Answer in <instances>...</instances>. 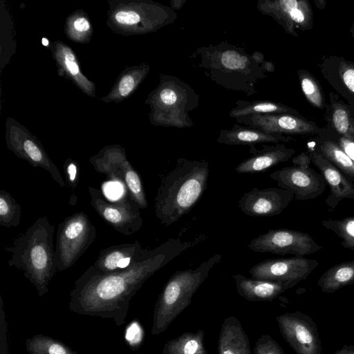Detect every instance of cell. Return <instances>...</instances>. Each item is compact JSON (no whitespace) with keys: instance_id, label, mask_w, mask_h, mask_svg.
<instances>
[{"instance_id":"6da1fadb","label":"cell","mask_w":354,"mask_h":354,"mask_svg":"<svg viewBox=\"0 0 354 354\" xmlns=\"http://www.w3.org/2000/svg\"><path fill=\"white\" fill-rule=\"evenodd\" d=\"M192 243L170 239L152 250H145L130 267L109 273L88 267L69 293V310L79 315L111 319L117 326L125 323L129 304L147 279L189 248Z\"/></svg>"},{"instance_id":"7a4b0ae2","label":"cell","mask_w":354,"mask_h":354,"mask_svg":"<svg viewBox=\"0 0 354 354\" xmlns=\"http://www.w3.org/2000/svg\"><path fill=\"white\" fill-rule=\"evenodd\" d=\"M55 227L42 216L16 237L4 250L9 254L7 263L23 271L35 287L39 297L48 292V284L56 273Z\"/></svg>"},{"instance_id":"3957f363","label":"cell","mask_w":354,"mask_h":354,"mask_svg":"<svg viewBox=\"0 0 354 354\" xmlns=\"http://www.w3.org/2000/svg\"><path fill=\"white\" fill-rule=\"evenodd\" d=\"M209 162L180 158L162 180L154 200L155 214L169 227L187 214L207 188Z\"/></svg>"},{"instance_id":"277c9868","label":"cell","mask_w":354,"mask_h":354,"mask_svg":"<svg viewBox=\"0 0 354 354\" xmlns=\"http://www.w3.org/2000/svg\"><path fill=\"white\" fill-rule=\"evenodd\" d=\"M189 57L196 59L204 73L218 85L244 93H257L256 86L266 72L244 49L222 41L198 48Z\"/></svg>"},{"instance_id":"5b68a950","label":"cell","mask_w":354,"mask_h":354,"mask_svg":"<svg viewBox=\"0 0 354 354\" xmlns=\"http://www.w3.org/2000/svg\"><path fill=\"white\" fill-rule=\"evenodd\" d=\"M200 97L187 83L177 77L160 74L158 85L145 101L150 108L149 122L154 126L178 129L194 125L189 113L199 104Z\"/></svg>"},{"instance_id":"8992f818","label":"cell","mask_w":354,"mask_h":354,"mask_svg":"<svg viewBox=\"0 0 354 354\" xmlns=\"http://www.w3.org/2000/svg\"><path fill=\"white\" fill-rule=\"evenodd\" d=\"M222 259L215 254L196 269L178 270L165 285L156 302L151 335L167 330L173 321L190 304L194 295L209 275L212 268Z\"/></svg>"},{"instance_id":"52a82bcc","label":"cell","mask_w":354,"mask_h":354,"mask_svg":"<svg viewBox=\"0 0 354 354\" xmlns=\"http://www.w3.org/2000/svg\"><path fill=\"white\" fill-rule=\"evenodd\" d=\"M108 3L106 25L123 36L156 32L178 17L171 7L151 0H109Z\"/></svg>"},{"instance_id":"ba28073f","label":"cell","mask_w":354,"mask_h":354,"mask_svg":"<svg viewBox=\"0 0 354 354\" xmlns=\"http://www.w3.org/2000/svg\"><path fill=\"white\" fill-rule=\"evenodd\" d=\"M96 228L87 214L77 212L58 225L55 246L57 272L70 268L94 242Z\"/></svg>"},{"instance_id":"9c48e42d","label":"cell","mask_w":354,"mask_h":354,"mask_svg":"<svg viewBox=\"0 0 354 354\" xmlns=\"http://www.w3.org/2000/svg\"><path fill=\"white\" fill-rule=\"evenodd\" d=\"M88 161L97 172L122 183L126 192L140 209L147 207L142 179L129 161L124 148L120 145L105 146Z\"/></svg>"},{"instance_id":"30bf717a","label":"cell","mask_w":354,"mask_h":354,"mask_svg":"<svg viewBox=\"0 0 354 354\" xmlns=\"http://www.w3.org/2000/svg\"><path fill=\"white\" fill-rule=\"evenodd\" d=\"M292 165L270 174L279 188L292 192L298 201L314 199L323 194L326 182L324 176L310 167L308 151H303L292 159Z\"/></svg>"},{"instance_id":"8fae6325","label":"cell","mask_w":354,"mask_h":354,"mask_svg":"<svg viewBox=\"0 0 354 354\" xmlns=\"http://www.w3.org/2000/svg\"><path fill=\"white\" fill-rule=\"evenodd\" d=\"M5 138L8 149L18 158L26 160L35 168L46 170L59 186H66L59 170L39 140L11 117H8L6 120Z\"/></svg>"},{"instance_id":"7c38bea8","label":"cell","mask_w":354,"mask_h":354,"mask_svg":"<svg viewBox=\"0 0 354 354\" xmlns=\"http://www.w3.org/2000/svg\"><path fill=\"white\" fill-rule=\"evenodd\" d=\"M90 204L97 214L117 232L131 235L140 230L143 219L140 206L126 192L117 200H108L98 189L88 185Z\"/></svg>"},{"instance_id":"4fadbf2b","label":"cell","mask_w":354,"mask_h":354,"mask_svg":"<svg viewBox=\"0 0 354 354\" xmlns=\"http://www.w3.org/2000/svg\"><path fill=\"white\" fill-rule=\"evenodd\" d=\"M248 247L257 252L304 257L322 249L306 232L290 229H272L253 239Z\"/></svg>"},{"instance_id":"5bb4252c","label":"cell","mask_w":354,"mask_h":354,"mask_svg":"<svg viewBox=\"0 0 354 354\" xmlns=\"http://www.w3.org/2000/svg\"><path fill=\"white\" fill-rule=\"evenodd\" d=\"M283 339L297 354H322L317 327L311 317L301 311L276 317Z\"/></svg>"},{"instance_id":"9a60e30c","label":"cell","mask_w":354,"mask_h":354,"mask_svg":"<svg viewBox=\"0 0 354 354\" xmlns=\"http://www.w3.org/2000/svg\"><path fill=\"white\" fill-rule=\"evenodd\" d=\"M257 8L293 37L299 36L297 30L306 31L313 27V8L306 0H259Z\"/></svg>"},{"instance_id":"2e32d148","label":"cell","mask_w":354,"mask_h":354,"mask_svg":"<svg viewBox=\"0 0 354 354\" xmlns=\"http://www.w3.org/2000/svg\"><path fill=\"white\" fill-rule=\"evenodd\" d=\"M318 261L304 257L268 259L252 266V278L273 281L295 282L305 280L316 269Z\"/></svg>"},{"instance_id":"e0dca14e","label":"cell","mask_w":354,"mask_h":354,"mask_svg":"<svg viewBox=\"0 0 354 354\" xmlns=\"http://www.w3.org/2000/svg\"><path fill=\"white\" fill-rule=\"evenodd\" d=\"M236 122L267 133L283 136H317L322 127L301 115L288 113L252 115L240 117Z\"/></svg>"},{"instance_id":"ac0fdd59","label":"cell","mask_w":354,"mask_h":354,"mask_svg":"<svg viewBox=\"0 0 354 354\" xmlns=\"http://www.w3.org/2000/svg\"><path fill=\"white\" fill-rule=\"evenodd\" d=\"M294 198L292 192L279 187H255L244 193L239 201V207L250 216H273L280 214Z\"/></svg>"},{"instance_id":"d6986e66","label":"cell","mask_w":354,"mask_h":354,"mask_svg":"<svg viewBox=\"0 0 354 354\" xmlns=\"http://www.w3.org/2000/svg\"><path fill=\"white\" fill-rule=\"evenodd\" d=\"M323 78L354 111V62L337 55H324L317 64Z\"/></svg>"},{"instance_id":"ffe728a7","label":"cell","mask_w":354,"mask_h":354,"mask_svg":"<svg viewBox=\"0 0 354 354\" xmlns=\"http://www.w3.org/2000/svg\"><path fill=\"white\" fill-rule=\"evenodd\" d=\"M308 153L329 187L330 193L324 200L328 208L334 209L343 199L354 201V183L310 145Z\"/></svg>"},{"instance_id":"44dd1931","label":"cell","mask_w":354,"mask_h":354,"mask_svg":"<svg viewBox=\"0 0 354 354\" xmlns=\"http://www.w3.org/2000/svg\"><path fill=\"white\" fill-rule=\"evenodd\" d=\"M49 49L57 66L58 75L71 81L88 96L95 97V84L83 73L73 49L59 40L50 41Z\"/></svg>"},{"instance_id":"7402d4cb","label":"cell","mask_w":354,"mask_h":354,"mask_svg":"<svg viewBox=\"0 0 354 354\" xmlns=\"http://www.w3.org/2000/svg\"><path fill=\"white\" fill-rule=\"evenodd\" d=\"M250 153H252L250 157L235 167L238 174H256L267 171L278 164L289 160L295 153V150L287 147L284 144L277 143L273 145H264L258 150L252 147Z\"/></svg>"},{"instance_id":"603a6c76","label":"cell","mask_w":354,"mask_h":354,"mask_svg":"<svg viewBox=\"0 0 354 354\" xmlns=\"http://www.w3.org/2000/svg\"><path fill=\"white\" fill-rule=\"evenodd\" d=\"M144 251L138 241L112 245L102 250L91 266L100 273L124 270L133 265Z\"/></svg>"},{"instance_id":"cb8c5ba5","label":"cell","mask_w":354,"mask_h":354,"mask_svg":"<svg viewBox=\"0 0 354 354\" xmlns=\"http://www.w3.org/2000/svg\"><path fill=\"white\" fill-rule=\"evenodd\" d=\"M238 294L250 301H271L297 283L248 278L233 274Z\"/></svg>"},{"instance_id":"d4e9b609","label":"cell","mask_w":354,"mask_h":354,"mask_svg":"<svg viewBox=\"0 0 354 354\" xmlns=\"http://www.w3.org/2000/svg\"><path fill=\"white\" fill-rule=\"evenodd\" d=\"M293 140L290 136L267 133L248 127L234 124L230 129L220 131L217 142L227 145H249L257 144L289 142Z\"/></svg>"},{"instance_id":"484cf974","label":"cell","mask_w":354,"mask_h":354,"mask_svg":"<svg viewBox=\"0 0 354 354\" xmlns=\"http://www.w3.org/2000/svg\"><path fill=\"white\" fill-rule=\"evenodd\" d=\"M324 118L326 127L337 135L354 142V111L339 97L330 92Z\"/></svg>"},{"instance_id":"4316f807","label":"cell","mask_w":354,"mask_h":354,"mask_svg":"<svg viewBox=\"0 0 354 354\" xmlns=\"http://www.w3.org/2000/svg\"><path fill=\"white\" fill-rule=\"evenodd\" d=\"M150 68L149 64L145 62L138 65L127 66L118 76L109 93L100 100L106 103H119L129 98L144 81Z\"/></svg>"},{"instance_id":"83f0119b","label":"cell","mask_w":354,"mask_h":354,"mask_svg":"<svg viewBox=\"0 0 354 354\" xmlns=\"http://www.w3.org/2000/svg\"><path fill=\"white\" fill-rule=\"evenodd\" d=\"M313 143L316 151L354 183V160L337 143L331 130L322 127Z\"/></svg>"},{"instance_id":"f1b7e54d","label":"cell","mask_w":354,"mask_h":354,"mask_svg":"<svg viewBox=\"0 0 354 354\" xmlns=\"http://www.w3.org/2000/svg\"><path fill=\"white\" fill-rule=\"evenodd\" d=\"M218 354H252L248 337L235 316L223 322L218 340Z\"/></svg>"},{"instance_id":"f546056e","label":"cell","mask_w":354,"mask_h":354,"mask_svg":"<svg viewBox=\"0 0 354 354\" xmlns=\"http://www.w3.org/2000/svg\"><path fill=\"white\" fill-rule=\"evenodd\" d=\"M236 106L230 111V116L232 118L245 117L252 115H263L273 113H288L301 115L300 113L283 103L271 100L247 101L239 100L235 102Z\"/></svg>"},{"instance_id":"4dcf8cb0","label":"cell","mask_w":354,"mask_h":354,"mask_svg":"<svg viewBox=\"0 0 354 354\" xmlns=\"http://www.w3.org/2000/svg\"><path fill=\"white\" fill-rule=\"evenodd\" d=\"M352 284L354 285V260L332 266L317 281L321 290L330 294Z\"/></svg>"},{"instance_id":"1f68e13d","label":"cell","mask_w":354,"mask_h":354,"mask_svg":"<svg viewBox=\"0 0 354 354\" xmlns=\"http://www.w3.org/2000/svg\"><path fill=\"white\" fill-rule=\"evenodd\" d=\"M203 329L187 331L167 342L162 354H207L204 344Z\"/></svg>"},{"instance_id":"d6a6232c","label":"cell","mask_w":354,"mask_h":354,"mask_svg":"<svg viewBox=\"0 0 354 354\" xmlns=\"http://www.w3.org/2000/svg\"><path fill=\"white\" fill-rule=\"evenodd\" d=\"M64 34L66 37L78 44H88L93 34L91 21L84 10L77 9L66 18Z\"/></svg>"},{"instance_id":"836d02e7","label":"cell","mask_w":354,"mask_h":354,"mask_svg":"<svg viewBox=\"0 0 354 354\" xmlns=\"http://www.w3.org/2000/svg\"><path fill=\"white\" fill-rule=\"evenodd\" d=\"M25 345L30 354H78L63 342L42 334L26 339Z\"/></svg>"},{"instance_id":"e575fe53","label":"cell","mask_w":354,"mask_h":354,"mask_svg":"<svg viewBox=\"0 0 354 354\" xmlns=\"http://www.w3.org/2000/svg\"><path fill=\"white\" fill-rule=\"evenodd\" d=\"M301 89L308 103L313 107L324 110L326 102L319 81L308 71L299 69L297 72Z\"/></svg>"},{"instance_id":"d590c367","label":"cell","mask_w":354,"mask_h":354,"mask_svg":"<svg viewBox=\"0 0 354 354\" xmlns=\"http://www.w3.org/2000/svg\"><path fill=\"white\" fill-rule=\"evenodd\" d=\"M21 208L8 192L0 190V226L7 228L17 227L21 218Z\"/></svg>"},{"instance_id":"8d00e7d4","label":"cell","mask_w":354,"mask_h":354,"mask_svg":"<svg viewBox=\"0 0 354 354\" xmlns=\"http://www.w3.org/2000/svg\"><path fill=\"white\" fill-rule=\"evenodd\" d=\"M322 224L341 239V244L344 248L354 251V216L326 219Z\"/></svg>"},{"instance_id":"74e56055","label":"cell","mask_w":354,"mask_h":354,"mask_svg":"<svg viewBox=\"0 0 354 354\" xmlns=\"http://www.w3.org/2000/svg\"><path fill=\"white\" fill-rule=\"evenodd\" d=\"M63 168L66 180V185L70 191L69 203L71 205H75L77 203L75 190L80 181V165L76 160L68 158L64 163Z\"/></svg>"},{"instance_id":"f35d334b","label":"cell","mask_w":354,"mask_h":354,"mask_svg":"<svg viewBox=\"0 0 354 354\" xmlns=\"http://www.w3.org/2000/svg\"><path fill=\"white\" fill-rule=\"evenodd\" d=\"M253 354H285L279 344L270 335H261L255 343Z\"/></svg>"},{"instance_id":"ab89813d","label":"cell","mask_w":354,"mask_h":354,"mask_svg":"<svg viewBox=\"0 0 354 354\" xmlns=\"http://www.w3.org/2000/svg\"><path fill=\"white\" fill-rule=\"evenodd\" d=\"M0 299V354H8V325L1 297Z\"/></svg>"},{"instance_id":"60d3db41","label":"cell","mask_w":354,"mask_h":354,"mask_svg":"<svg viewBox=\"0 0 354 354\" xmlns=\"http://www.w3.org/2000/svg\"><path fill=\"white\" fill-rule=\"evenodd\" d=\"M333 136L340 147L354 160V142L344 138L333 131Z\"/></svg>"},{"instance_id":"b9f144b4","label":"cell","mask_w":354,"mask_h":354,"mask_svg":"<svg viewBox=\"0 0 354 354\" xmlns=\"http://www.w3.org/2000/svg\"><path fill=\"white\" fill-rule=\"evenodd\" d=\"M334 354H354V345H344Z\"/></svg>"},{"instance_id":"7bdbcfd3","label":"cell","mask_w":354,"mask_h":354,"mask_svg":"<svg viewBox=\"0 0 354 354\" xmlns=\"http://www.w3.org/2000/svg\"><path fill=\"white\" fill-rule=\"evenodd\" d=\"M186 1H187V0H171V1H170L171 8L174 10H178L180 9L184 6V4L185 3Z\"/></svg>"},{"instance_id":"ee69618b","label":"cell","mask_w":354,"mask_h":354,"mask_svg":"<svg viewBox=\"0 0 354 354\" xmlns=\"http://www.w3.org/2000/svg\"><path fill=\"white\" fill-rule=\"evenodd\" d=\"M261 67L264 69V71L268 72H274V64L270 61H266L264 60L261 64Z\"/></svg>"},{"instance_id":"f6af8a7d","label":"cell","mask_w":354,"mask_h":354,"mask_svg":"<svg viewBox=\"0 0 354 354\" xmlns=\"http://www.w3.org/2000/svg\"><path fill=\"white\" fill-rule=\"evenodd\" d=\"M252 57L254 59V60L260 65L264 61L263 55L259 52L256 51L253 53L252 54Z\"/></svg>"},{"instance_id":"bcb514c9","label":"cell","mask_w":354,"mask_h":354,"mask_svg":"<svg viewBox=\"0 0 354 354\" xmlns=\"http://www.w3.org/2000/svg\"><path fill=\"white\" fill-rule=\"evenodd\" d=\"M313 2L319 10H323L326 6V0H314Z\"/></svg>"},{"instance_id":"7dc6e473","label":"cell","mask_w":354,"mask_h":354,"mask_svg":"<svg viewBox=\"0 0 354 354\" xmlns=\"http://www.w3.org/2000/svg\"><path fill=\"white\" fill-rule=\"evenodd\" d=\"M42 44L45 46H47L49 48L50 45V41L46 37H43L41 39Z\"/></svg>"},{"instance_id":"c3c4849f","label":"cell","mask_w":354,"mask_h":354,"mask_svg":"<svg viewBox=\"0 0 354 354\" xmlns=\"http://www.w3.org/2000/svg\"><path fill=\"white\" fill-rule=\"evenodd\" d=\"M349 32L353 37H354V21L353 22L350 29Z\"/></svg>"},{"instance_id":"681fc988","label":"cell","mask_w":354,"mask_h":354,"mask_svg":"<svg viewBox=\"0 0 354 354\" xmlns=\"http://www.w3.org/2000/svg\"><path fill=\"white\" fill-rule=\"evenodd\" d=\"M353 8H354V3H353Z\"/></svg>"}]
</instances>
